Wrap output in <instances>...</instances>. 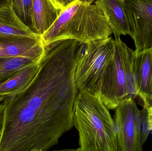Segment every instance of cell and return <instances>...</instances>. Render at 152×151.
Instances as JSON below:
<instances>
[{"instance_id": "6da1fadb", "label": "cell", "mask_w": 152, "mask_h": 151, "mask_svg": "<svg viewBox=\"0 0 152 151\" xmlns=\"http://www.w3.org/2000/svg\"><path fill=\"white\" fill-rule=\"evenodd\" d=\"M83 43L55 41L45 46L41 69L21 92L6 97L0 151H45L74 126L78 91L74 79Z\"/></svg>"}, {"instance_id": "7a4b0ae2", "label": "cell", "mask_w": 152, "mask_h": 151, "mask_svg": "<svg viewBox=\"0 0 152 151\" xmlns=\"http://www.w3.org/2000/svg\"><path fill=\"white\" fill-rule=\"evenodd\" d=\"M74 126L80 151H118L117 132L109 110L100 97L78 91L74 107Z\"/></svg>"}, {"instance_id": "3957f363", "label": "cell", "mask_w": 152, "mask_h": 151, "mask_svg": "<svg viewBox=\"0 0 152 151\" xmlns=\"http://www.w3.org/2000/svg\"><path fill=\"white\" fill-rule=\"evenodd\" d=\"M95 1L78 0L62 10L54 24L41 35L44 44L67 39L86 43L111 36V28Z\"/></svg>"}, {"instance_id": "277c9868", "label": "cell", "mask_w": 152, "mask_h": 151, "mask_svg": "<svg viewBox=\"0 0 152 151\" xmlns=\"http://www.w3.org/2000/svg\"><path fill=\"white\" fill-rule=\"evenodd\" d=\"M114 43L113 58L103 74L97 94L109 110H115L125 99L138 97L132 64L134 51L120 37L115 38Z\"/></svg>"}, {"instance_id": "5b68a950", "label": "cell", "mask_w": 152, "mask_h": 151, "mask_svg": "<svg viewBox=\"0 0 152 151\" xmlns=\"http://www.w3.org/2000/svg\"><path fill=\"white\" fill-rule=\"evenodd\" d=\"M114 53V40L111 36L82 43L74 70V81L78 91L97 95L102 76Z\"/></svg>"}, {"instance_id": "8992f818", "label": "cell", "mask_w": 152, "mask_h": 151, "mask_svg": "<svg viewBox=\"0 0 152 151\" xmlns=\"http://www.w3.org/2000/svg\"><path fill=\"white\" fill-rule=\"evenodd\" d=\"M115 110L118 151H142L141 112L134 99H125Z\"/></svg>"}, {"instance_id": "52a82bcc", "label": "cell", "mask_w": 152, "mask_h": 151, "mask_svg": "<svg viewBox=\"0 0 152 151\" xmlns=\"http://www.w3.org/2000/svg\"><path fill=\"white\" fill-rule=\"evenodd\" d=\"M136 51L152 48V0H123Z\"/></svg>"}, {"instance_id": "ba28073f", "label": "cell", "mask_w": 152, "mask_h": 151, "mask_svg": "<svg viewBox=\"0 0 152 151\" xmlns=\"http://www.w3.org/2000/svg\"><path fill=\"white\" fill-rule=\"evenodd\" d=\"M132 64L137 96L147 107L152 93V48L134 51Z\"/></svg>"}, {"instance_id": "9c48e42d", "label": "cell", "mask_w": 152, "mask_h": 151, "mask_svg": "<svg viewBox=\"0 0 152 151\" xmlns=\"http://www.w3.org/2000/svg\"><path fill=\"white\" fill-rule=\"evenodd\" d=\"M45 50L41 36L0 35V59L14 57Z\"/></svg>"}, {"instance_id": "30bf717a", "label": "cell", "mask_w": 152, "mask_h": 151, "mask_svg": "<svg viewBox=\"0 0 152 151\" xmlns=\"http://www.w3.org/2000/svg\"><path fill=\"white\" fill-rule=\"evenodd\" d=\"M62 11L53 0H33L34 32L42 35L54 24Z\"/></svg>"}, {"instance_id": "8fae6325", "label": "cell", "mask_w": 152, "mask_h": 151, "mask_svg": "<svg viewBox=\"0 0 152 151\" xmlns=\"http://www.w3.org/2000/svg\"><path fill=\"white\" fill-rule=\"evenodd\" d=\"M95 3L102 9L115 38L129 34L123 0H96Z\"/></svg>"}, {"instance_id": "7c38bea8", "label": "cell", "mask_w": 152, "mask_h": 151, "mask_svg": "<svg viewBox=\"0 0 152 151\" xmlns=\"http://www.w3.org/2000/svg\"><path fill=\"white\" fill-rule=\"evenodd\" d=\"M40 69L41 63L31 64L19 70L0 84V97L11 96L26 88L34 79Z\"/></svg>"}, {"instance_id": "4fadbf2b", "label": "cell", "mask_w": 152, "mask_h": 151, "mask_svg": "<svg viewBox=\"0 0 152 151\" xmlns=\"http://www.w3.org/2000/svg\"><path fill=\"white\" fill-rule=\"evenodd\" d=\"M40 36L26 25L10 4L0 9V35Z\"/></svg>"}, {"instance_id": "5bb4252c", "label": "cell", "mask_w": 152, "mask_h": 151, "mask_svg": "<svg viewBox=\"0 0 152 151\" xmlns=\"http://www.w3.org/2000/svg\"><path fill=\"white\" fill-rule=\"evenodd\" d=\"M45 51L14 57L0 59V84L23 67L31 64L41 63Z\"/></svg>"}, {"instance_id": "9a60e30c", "label": "cell", "mask_w": 152, "mask_h": 151, "mask_svg": "<svg viewBox=\"0 0 152 151\" xmlns=\"http://www.w3.org/2000/svg\"><path fill=\"white\" fill-rule=\"evenodd\" d=\"M10 5L22 22L34 31L33 0H10Z\"/></svg>"}, {"instance_id": "2e32d148", "label": "cell", "mask_w": 152, "mask_h": 151, "mask_svg": "<svg viewBox=\"0 0 152 151\" xmlns=\"http://www.w3.org/2000/svg\"><path fill=\"white\" fill-rule=\"evenodd\" d=\"M141 112V122H142V144L143 145L148 138L151 130L149 129L148 125V110L147 107L144 106L143 109Z\"/></svg>"}, {"instance_id": "e0dca14e", "label": "cell", "mask_w": 152, "mask_h": 151, "mask_svg": "<svg viewBox=\"0 0 152 151\" xmlns=\"http://www.w3.org/2000/svg\"><path fill=\"white\" fill-rule=\"evenodd\" d=\"M55 3L62 10L78 0H53Z\"/></svg>"}, {"instance_id": "ac0fdd59", "label": "cell", "mask_w": 152, "mask_h": 151, "mask_svg": "<svg viewBox=\"0 0 152 151\" xmlns=\"http://www.w3.org/2000/svg\"><path fill=\"white\" fill-rule=\"evenodd\" d=\"M4 119V105L3 102L0 103V141L2 133Z\"/></svg>"}, {"instance_id": "d6986e66", "label": "cell", "mask_w": 152, "mask_h": 151, "mask_svg": "<svg viewBox=\"0 0 152 151\" xmlns=\"http://www.w3.org/2000/svg\"><path fill=\"white\" fill-rule=\"evenodd\" d=\"M147 110L149 129L152 133V108H147Z\"/></svg>"}, {"instance_id": "ffe728a7", "label": "cell", "mask_w": 152, "mask_h": 151, "mask_svg": "<svg viewBox=\"0 0 152 151\" xmlns=\"http://www.w3.org/2000/svg\"><path fill=\"white\" fill-rule=\"evenodd\" d=\"M10 4V0H0V9Z\"/></svg>"}, {"instance_id": "44dd1931", "label": "cell", "mask_w": 152, "mask_h": 151, "mask_svg": "<svg viewBox=\"0 0 152 151\" xmlns=\"http://www.w3.org/2000/svg\"><path fill=\"white\" fill-rule=\"evenodd\" d=\"M147 108H152V93L151 96L149 100V102H148V106Z\"/></svg>"}, {"instance_id": "7402d4cb", "label": "cell", "mask_w": 152, "mask_h": 151, "mask_svg": "<svg viewBox=\"0 0 152 151\" xmlns=\"http://www.w3.org/2000/svg\"><path fill=\"white\" fill-rule=\"evenodd\" d=\"M4 98L5 97H0V103H1V102H2L3 101Z\"/></svg>"}]
</instances>
